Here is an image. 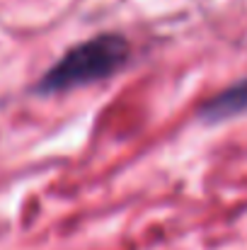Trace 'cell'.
I'll return each mask as SVG.
<instances>
[{
  "mask_svg": "<svg viewBox=\"0 0 247 250\" xmlns=\"http://www.w3.org/2000/svg\"><path fill=\"white\" fill-rule=\"evenodd\" d=\"M131 59V44L124 34L102 32L68 49L37 83V95H58L92 85L119 73Z\"/></svg>",
  "mask_w": 247,
  "mask_h": 250,
  "instance_id": "1",
  "label": "cell"
},
{
  "mask_svg": "<svg viewBox=\"0 0 247 250\" xmlns=\"http://www.w3.org/2000/svg\"><path fill=\"white\" fill-rule=\"evenodd\" d=\"M247 112V78L238 81V83L228 85L226 90L216 92L213 97H209L201 109H199V117L204 122H223V119H230V117H238Z\"/></svg>",
  "mask_w": 247,
  "mask_h": 250,
  "instance_id": "2",
  "label": "cell"
}]
</instances>
